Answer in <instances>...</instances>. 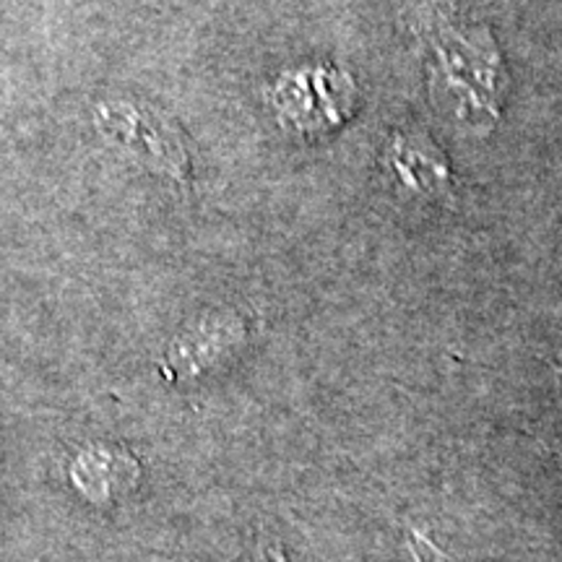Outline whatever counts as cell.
<instances>
[{"label": "cell", "instance_id": "cell-1", "mask_svg": "<svg viewBox=\"0 0 562 562\" xmlns=\"http://www.w3.org/2000/svg\"><path fill=\"white\" fill-rule=\"evenodd\" d=\"M435 89L461 117L495 121L501 94V60L487 37L456 30L435 37Z\"/></svg>", "mask_w": 562, "mask_h": 562}, {"label": "cell", "instance_id": "cell-2", "mask_svg": "<svg viewBox=\"0 0 562 562\" xmlns=\"http://www.w3.org/2000/svg\"><path fill=\"white\" fill-rule=\"evenodd\" d=\"M271 104L284 128L302 136L336 131L357 108V83L344 70L315 66L300 68L279 79Z\"/></svg>", "mask_w": 562, "mask_h": 562}, {"label": "cell", "instance_id": "cell-3", "mask_svg": "<svg viewBox=\"0 0 562 562\" xmlns=\"http://www.w3.org/2000/svg\"><path fill=\"white\" fill-rule=\"evenodd\" d=\"M97 128L112 144H117L128 154H136L146 165L157 167L161 172H170L175 178H182L186 151H182L178 136L170 133L157 112L128 102L104 104V108L97 110Z\"/></svg>", "mask_w": 562, "mask_h": 562}, {"label": "cell", "instance_id": "cell-4", "mask_svg": "<svg viewBox=\"0 0 562 562\" xmlns=\"http://www.w3.org/2000/svg\"><path fill=\"white\" fill-rule=\"evenodd\" d=\"M136 474L131 456L115 448H89L74 463V480L91 501H110L115 492H125L136 482Z\"/></svg>", "mask_w": 562, "mask_h": 562}, {"label": "cell", "instance_id": "cell-5", "mask_svg": "<svg viewBox=\"0 0 562 562\" xmlns=\"http://www.w3.org/2000/svg\"><path fill=\"white\" fill-rule=\"evenodd\" d=\"M393 170L398 172L404 186H409L412 191L417 193L435 191V188H440L442 180H446V170H442L440 161H435L432 151H425L419 165L414 161L412 140H398V144H393Z\"/></svg>", "mask_w": 562, "mask_h": 562}, {"label": "cell", "instance_id": "cell-6", "mask_svg": "<svg viewBox=\"0 0 562 562\" xmlns=\"http://www.w3.org/2000/svg\"><path fill=\"white\" fill-rule=\"evenodd\" d=\"M409 547L414 550V554H417L419 562H451V558H446L440 550H435V547L427 542L422 533H414L409 537Z\"/></svg>", "mask_w": 562, "mask_h": 562}]
</instances>
